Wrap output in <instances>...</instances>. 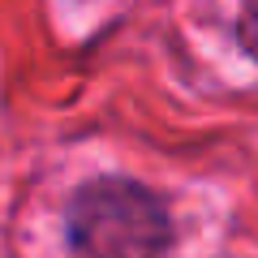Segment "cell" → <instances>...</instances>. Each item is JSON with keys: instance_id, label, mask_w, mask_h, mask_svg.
I'll list each match as a JSON object with an SVG mask.
<instances>
[{"instance_id": "1", "label": "cell", "mask_w": 258, "mask_h": 258, "mask_svg": "<svg viewBox=\"0 0 258 258\" xmlns=\"http://www.w3.org/2000/svg\"><path fill=\"white\" fill-rule=\"evenodd\" d=\"M74 258H164L172 245L168 207L138 181L99 176L82 185L64 215Z\"/></svg>"}, {"instance_id": "2", "label": "cell", "mask_w": 258, "mask_h": 258, "mask_svg": "<svg viewBox=\"0 0 258 258\" xmlns=\"http://www.w3.org/2000/svg\"><path fill=\"white\" fill-rule=\"evenodd\" d=\"M237 35H241V43H245V52L258 60V0H245V5H241Z\"/></svg>"}]
</instances>
